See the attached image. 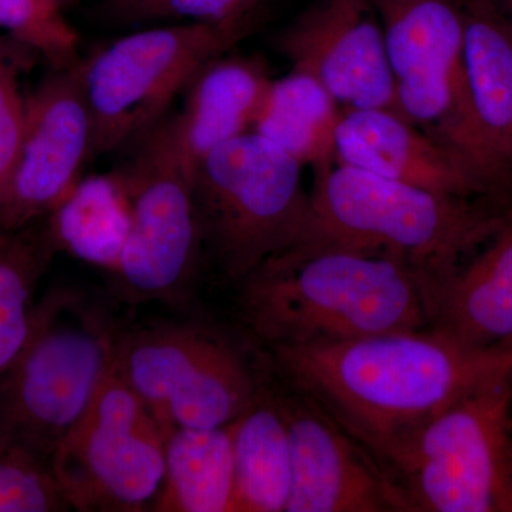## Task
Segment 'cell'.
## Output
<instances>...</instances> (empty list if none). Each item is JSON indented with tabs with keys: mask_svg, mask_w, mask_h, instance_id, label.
Returning <instances> with one entry per match:
<instances>
[{
	"mask_svg": "<svg viewBox=\"0 0 512 512\" xmlns=\"http://www.w3.org/2000/svg\"><path fill=\"white\" fill-rule=\"evenodd\" d=\"M268 348L293 387L372 454L471 390L512 375V349L473 348L436 328Z\"/></svg>",
	"mask_w": 512,
	"mask_h": 512,
	"instance_id": "cell-1",
	"label": "cell"
},
{
	"mask_svg": "<svg viewBox=\"0 0 512 512\" xmlns=\"http://www.w3.org/2000/svg\"><path fill=\"white\" fill-rule=\"evenodd\" d=\"M242 318L268 346L328 345L424 329L436 284L397 256L292 248L241 282Z\"/></svg>",
	"mask_w": 512,
	"mask_h": 512,
	"instance_id": "cell-2",
	"label": "cell"
},
{
	"mask_svg": "<svg viewBox=\"0 0 512 512\" xmlns=\"http://www.w3.org/2000/svg\"><path fill=\"white\" fill-rule=\"evenodd\" d=\"M508 214L335 163L315 174L308 220L292 248L397 256L426 272L437 288L457 259L487 242Z\"/></svg>",
	"mask_w": 512,
	"mask_h": 512,
	"instance_id": "cell-3",
	"label": "cell"
},
{
	"mask_svg": "<svg viewBox=\"0 0 512 512\" xmlns=\"http://www.w3.org/2000/svg\"><path fill=\"white\" fill-rule=\"evenodd\" d=\"M119 336L82 292H47L25 345L0 375V431L49 466L109 375Z\"/></svg>",
	"mask_w": 512,
	"mask_h": 512,
	"instance_id": "cell-4",
	"label": "cell"
},
{
	"mask_svg": "<svg viewBox=\"0 0 512 512\" xmlns=\"http://www.w3.org/2000/svg\"><path fill=\"white\" fill-rule=\"evenodd\" d=\"M413 511L512 512V375L376 451Z\"/></svg>",
	"mask_w": 512,
	"mask_h": 512,
	"instance_id": "cell-5",
	"label": "cell"
},
{
	"mask_svg": "<svg viewBox=\"0 0 512 512\" xmlns=\"http://www.w3.org/2000/svg\"><path fill=\"white\" fill-rule=\"evenodd\" d=\"M301 163L255 131L232 138L194 167L202 245L241 282L301 238L309 192Z\"/></svg>",
	"mask_w": 512,
	"mask_h": 512,
	"instance_id": "cell-6",
	"label": "cell"
},
{
	"mask_svg": "<svg viewBox=\"0 0 512 512\" xmlns=\"http://www.w3.org/2000/svg\"><path fill=\"white\" fill-rule=\"evenodd\" d=\"M117 168L130 207V229L113 272L131 303H183L192 289L202 251L195 208L194 167L185 157L174 113L144 131Z\"/></svg>",
	"mask_w": 512,
	"mask_h": 512,
	"instance_id": "cell-7",
	"label": "cell"
},
{
	"mask_svg": "<svg viewBox=\"0 0 512 512\" xmlns=\"http://www.w3.org/2000/svg\"><path fill=\"white\" fill-rule=\"evenodd\" d=\"M255 25L254 8L220 22L141 30L80 60L94 126V156L130 144L168 113L204 64Z\"/></svg>",
	"mask_w": 512,
	"mask_h": 512,
	"instance_id": "cell-8",
	"label": "cell"
},
{
	"mask_svg": "<svg viewBox=\"0 0 512 512\" xmlns=\"http://www.w3.org/2000/svg\"><path fill=\"white\" fill-rule=\"evenodd\" d=\"M165 433L113 367L92 404L50 460L69 508L150 510L164 478Z\"/></svg>",
	"mask_w": 512,
	"mask_h": 512,
	"instance_id": "cell-9",
	"label": "cell"
},
{
	"mask_svg": "<svg viewBox=\"0 0 512 512\" xmlns=\"http://www.w3.org/2000/svg\"><path fill=\"white\" fill-rule=\"evenodd\" d=\"M80 60L53 70L26 96L22 143L0 198V231L49 217L82 181L84 165L94 156L93 117Z\"/></svg>",
	"mask_w": 512,
	"mask_h": 512,
	"instance_id": "cell-10",
	"label": "cell"
},
{
	"mask_svg": "<svg viewBox=\"0 0 512 512\" xmlns=\"http://www.w3.org/2000/svg\"><path fill=\"white\" fill-rule=\"evenodd\" d=\"M278 46L292 70L322 84L342 110L399 114L372 0H316L279 36Z\"/></svg>",
	"mask_w": 512,
	"mask_h": 512,
	"instance_id": "cell-11",
	"label": "cell"
},
{
	"mask_svg": "<svg viewBox=\"0 0 512 512\" xmlns=\"http://www.w3.org/2000/svg\"><path fill=\"white\" fill-rule=\"evenodd\" d=\"M292 483L286 512L413 511L379 461L328 414L301 400H281Z\"/></svg>",
	"mask_w": 512,
	"mask_h": 512,
	"instance_id": "cell-12",
	"label": "cell"
},
{
	"mask_svg": "<svg viewBox=\"0 0 512 512\" xmlns=\"http://www.w3.org/2000/svg\"><path fill=\"white\" fill-rule=\"evenodd\" d=\"M336 163L471 200L494 188L451 148L389 110H342Z\"/></svg>",
	"mask_w": 512,
	"mask_h": 512,
	"instance_id": "cell-13",
	"label": "cell"
},
{
	"mask_svg": "<svg viewBox=\"0 0 512 512\" xmlns=\"http://www.w3.org/2000/svg\"><path fill=\"white\" fill-rule=\"evenodd\" d=\"M433 328L477 349H512V212L481 254L434 292Z\"/></svg>",
	"mask_w": 512,
	"mask_h": 512,
	"instance_id": "cell-14",
	"label": "cell"
},
{
	"mask_svg": "<svg viewBox=\"0 0 512 512\" xmlns=\"http://www.w3.org/2000/svg\"><path fill=\"white\" fill-rule=\"evenodd\" d=\"M225 55L198 70L185 87L183 110L174 113L178 141L192 167L252 131L272 83L261 60Z\"/></svg>",
	"mask_w": 512,
	"mask_h": 512,
	"instance_id": "cell-15",
	"label": "cell"
},
{
	"mask_svg": "<svg viewBox=\"0 0 512 512\" xmlns=\"http://www.w3.org/2000/svg\"><path fill=\"white\" fill-rule=\"evenodd\" d=\"M464 72L478 131L495 164L512 174V20L494 0H458Z\"/></svg>",
	"mask_w": 512,
	"mask_h": 512,
	"instance_id": "cell-16",
	"label": "cell"
},
{
	"mask_svg": "<svg viewBox=\"0 0 512 512\" xmlns=\"http://www.w3.org/2000/svg\"><path fill=\"white\" fill-rule=\"evenodd\" d=\"M372 3L382 25L394 87L466 80L464 19L458 0Z\"/></svg>",
	"mask_w": 512,
	"mask_h": 512,
	"instance_id": "cell-17",
	"label": "cell"
},
{
	"mask_svg": "<svg viewBox=\"0 0 512 512\" xmlns=\"http://www.w3.org/2000/svg\"><path fill=\"white\" fill-rule=\"evenodd\" d=\"M232 423L217 429L173 427L165 434L164 478L151 511L231 512Z\"/></svg>",
	"mask_w": 512,
	"mask_h": 512,
	"instance_id": "cell-18",
	"label": "cell"
},
{
	"mask_svg": "<svg viewBox=\"0 0 512 512\" xmlns=\"http://www.w3.org/2000/svg\"><path fill=\"white\" fill-rule=\"evenodd\" d=\"M234 497L231 512H286L292 463L281 400L262 394L232 421Z\"/></svg>",
	"mask_w": 512,
	"mask_h": 512,
	"instance_id": "cell-19",
	"label": "cell"
},
{
	"mask_svg": "<svg viewBox=\"0 0 512 512\" xmlns=\"http://www.w3.org/2000/svg\"><path fill=\"white\" fill-rule=\"evenodd\" d=\"M339 104L309 74L272 80L252 131L319 174L336 163Z\"/></svg>",
	"mask_w": 512,
	"mask_h": 512,
	"instance_id": "cell-20",
	"label": "cell"
},
{
	"mask_svg": "<svg viewBox=\"0 0 512 512\" xmlns=\"http://www.w3.org/2000/svg\"><path fill=\"white\" fill-rule=\"evenodd\" d=\"M221 338L217 330L194 322L120 333L114 369L164 430L171 393Z\"/></svg>",
	"mask_w": 512,
	"mask_h": 512,
	"instance_id": "cell-21",
	"label": "cell"
},
{
	"mask_svg": "<svg viewBox=\"0 0 512 512\" xmlns=\"http://www.w3.org/2000/svg\"><path fill=\"white\" fill-rule=\"evenodd\" d=\"M47 222L59 251L113 274L130 229V207L119 173L82 178Z\"/></svg>",
	"mask_w": 512,
	"mask_h": 512,
	"instance_id": "cell-22",
	"label": "cell"
},
{
	"mask_svg": "<svg viewBox=\"0 0 512 512\" xmlns=\"http://www.w3.org/2000/svg\"><path fill=\"white\" fill-rule=\"evenodd\" d=\"M262 394L244 356L222 338L171 393L164 430L217 429L251 409Z\"/></svg>",
	"mask_w": 512,
	"mask_h": 512,
	"instance_id": "cell-23",
	"label": "cell"
},
{
	"mask_svg": "<svg viewBox=\"0 0 512 512\" xmlns=\"http://www.w3.org/2000/svg\"><path fill=\"white\" fill-rule=\"evenodd\" d=\"M57 252L47 217L0 231V375L28 339L36 289Z\"/></svg>",
	"mask_w": 512,
	"mask_h": 512,
	"instance_id": "cell-24",
	"label": "cell"
},
{
	"mask_svg": "<svg viewBox=\"0 0 512 512\" xmlns=\"http://www.w3.org/2000/svg\"><path fill=\"white\" fill-rule=\"evenodd\" d=\"M70 0H0V30L45 59L53 70L79 62V35L64 9Z\"/></svg>",
	"mask_w": 512,
	"mask_h": 512,
	"instance_id": "cell-25",
	"label": "cell"
},
{
	"mask_svg": "<svg viewBox=\"0 0 512 512\" xmlns=\"http://www.w3.org/2000/svg\"><path fill=\"white\" fill-rule=\"evenodd\" d=\"M66 510L50 467L0 431V512Z\"/></svg>",
	"mask_w": 512,
	"mask_h": 512,
	"instance_id": "cell-26",
	"label": "cell"
},
{
	"mask_svg": "<svg viewBox=\"0 0 512 512\" xmlns=\"http://www.w3.org/2000/svg\"><path fill=\"white\" fill-rule=\"evenodd\" d=\"M35 52L0 35V198L18 158L26 120V96L20 77L32 67Z\"/></svg>",
	"mask_w": 512,
	"mask_h": 512,
	"instance_id": "cell-27",
	"label": "cell"
},
{
	"mask_svg": "<svg viewBox=\"0 0 512 512\" xmlns=\"http://www.w3.org/2000/svg\"><path fill=\"white\" fill-rule=\"evenodd\" d=\"M114 9L136 19H192L220 22L254 8L256 0H111Z\"/></svg>",
	"mask_w": 512,
	"mask_h": 512,
	"instance_id": "cell-28",
	"label": "cell"
},
{
	"mask_svg": "<svg viewBox=\"0 0 512 512\" xmlns=\"http://www.w3.org/2000/svg\"><path fill=\"white\" fill-rule=\"evenodd\" d=\"M494 3L512 20V0H494Z\"/></svg>",
	"mask_w": 512,
	"mask_h": 512,
	"instance_id": "cell-29",
	"label": "cell"
}]
</instances>
